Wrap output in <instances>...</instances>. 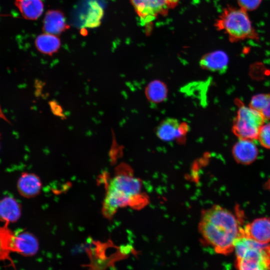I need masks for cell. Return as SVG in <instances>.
I'll return each mask as SVG.
<instances>
[{
    "label": "cell",
    "instance_id": "cell-1",
    "mask_svg": "<svg viewBox=\"0 0 270 270\" xmlns=\"http://www.w3.org/2000/svg\"><path fill=\"white\" fill-rule=\"evenodd\" d=\"M241 230L234 214L220 206L204 210L198 224L202 240L218 254H227L234 250Z\"/></svg>",
    "mask_w": 270,
    "mask_h": 270
},
{
    "label": "cell",
    "instance_id": "cell-2",
    "mask_svg": "<svg viewBox=\"0 0 270 270\" xmlns=\"http://www.w3.org/2000/svg\"><path fill=\"white\" fill-rule=\"evenodd\" d=\"M142 182L132 175L118 172L108 186L102 206V213L111 218L118 209L127 206H138L146 198L142 194Z\"/></svg>",
    "mask_w": 270,
    "mask_h": 270
},
{
    "label": "cell",
    "instance_id": "cell-3",
    "mask_svg": "<svg viewBox=\"0 0 270 270\" xmlns=\"http://www.w3.org/2000/svg\"><path fill=\"white\" fill-rule=\"evenodd\" d=\"M214 27L224 32L230 42L246 40H258L259 34L254 27L247 12L232 6L225 8L216 20Z\"/></svg>",
    "mask_w": 270,
    "mask_h": 270
},
{
    "label": "cell",
    "instance_id": "cell-4",
    "mask_svg": "<svg viewBox=\"0 0 270 270\" xmlns=\"http://www.w3.org/2000/svg\"><path fill=\"white\" fill-rule=\"evenodd\" d=\"M235 266L241 270H270V244H262L242 234L234 245Z\"/></svg>",
    "mask_w": 270,
    "mask_h": 270
},
{
    "label": "cell",
    "instance_id": "cell-5",
    "mask_svg": "<svg viewBox=\"0 0 270 270\" xmlns=\"http://www.w3.org/2000/svg\"><path fill=\"white\" fill-rule=\"evenodd\" d=\"M38 250V240L32 234L26 231L14 232L5 224L0 226V260L9 258L12 253L32 256Z\"/></svg>",
    "mask_w": 270,
    "mask_h": 270
},
{
    "label": "cell",
    "instance_id": "cell-6",
    "mask_svg": "<svg viewBox=\"0 0 270 270\" xmlns=\"http://www.w3.org/2000/svg\"><path fill=\"white\" fill-rule=\"evenodd\" d=\"M238 108L232 130L239 139L256 140L266 120L258 112L238 102Z\"/></svg>",
    "mask_w": 270,
    "mask_h": 270
},
{
    "label": "cell",
    "instance_id": "cell-7",
    "mask_svg": "<svg viewBox=\"0 0 270 270\" xmlns=\"http://www.w3.org/2000/svg\"><path fill=\"white\" fill-rule=\"evenodd\" d=\"M179 0H130L142 26L150 28V24L158 16H166L175 8Z\"/></svg>",
    "mask_w": 270,
    "mask_h": 270
},
{
    "label": "cell",
    "instance_id": "cell-8",
    "mask_svg": "<svg viewBox=\"0 0 270 270\" xmlns=\"http://www.w3.org/2000/svg\"><path fill=\"white\" fill-rule=\"evenodd\" d=\"M242 236L262 244L270 242V219L260 218L248 224L241 230Z\"/></svg>",
    "mask_w": 270,
    "mask_h": 270
},
{
    "label": "cell",
    "instance_id": "cell-9",
    "mask_svg": "<svg viewBox=\"0 0 270 270\" xmlns=\"http://www.w3.org/2000/svg\"><path fill=\"white\" fill-rule=\"evenodd\" d=\"M234 158L238 162L249 164L253 162L258 156V149L253 140L239 139L232 148Z\"/></svg>",
    "mask_w": 270,
    "mask_h": 270
},
{
    "label": "cell",
    "instance_id": "cell-10",
    "mask_svg": "<svg viewBox=\"0 0 270 270\" xmlns=\"http://www.w3.org/2000/svg\"><path fill=\"white\" fill-rule=\"evenodd\" d=\"M229 58L226 52L216 50L204 54L200 61L201 68L207 70L224 73L228 68Z\"/></svg>",
    "mask_w": 270,
    "mask_h": 270
},
{
    "label": "cell",
    "instance_id": "cell-11",
    "mask_svg": "<svg viewBox=\"0 0 270 270\" xmlns=\"http://www.w3.org/2000/svg\"><path fill=\"white\" fill-rule=\"evenodd\" d=\"M70 28L64 14L59 10L47 11L43 20L44 32L58 36Z\"/></svg>",
    "mask_w": 270,
    "mask_h": 270
},
{
    "label": "cell",
    "instance_id": "cell-12",
    "mask_svg": "<svg viewBox=\"0 0 270 270\" xmlns=\"http://www.w3.org/2000/svg\"><path fill=\"white\" fill-rule=\"evenodd\" d=\"M42 188L40 178L36 174L23 173L19 178L17 188L20 194L26 198H32L38 195Z\"/></svg>",
    "mask_w": 270,
    "mask_h": 270
},
{
    "label": "cell",
    "instance_id": "cell-13",
    "mask_svg": "<svg viewBox=\"0 0 270 270\" xmlns=\"http://www.w3.org/2000/svg\"><path fill=\"white\" fill-rule=\"evenodd\" d=\"M183 132L178 120L167 118L158 124L156 129V134L162 140L169 142L181 137Z\"/></svg>",
    "mask_w": 270,
    "mask_h": 270
},
{
    "label": "cell",
    "instance_id": "cell-14",
    "mask_svg": "<svg viewBox=\"0 0 270 270\" xmlns=\"http://www.w3.org/2000/svg\"><path fill=\"white\" fill-rule=\"evenodd\" d=\"M21 206L13 198L7 196L0 200V221L9 225L16 222L20 217Z\"/></svg>",
    "mask_w": 270,
    "mask_h": 270
},
{
    "label": "cell",
    "instance_id": "cell-15",
    "mask_svg": "<svg viewBox=\"0 0 270 270\" xmlns=\"http://www.w3.org/2000/svg\"><path fill=\"white\" fill-rule=\"evenodd\" d=\"M14 4L22 16L27 20H36L44 12L42 0H15Z\"/></svg>",
    "mask_w": 270,
    "mask_h": 270
},
{
    "label": "cell",
    "instance_id": "cell-16",
    "mask_svg": "<svg viewBox=\"0 0 270 270\" xmlns=\"http://www.w3.org/2000/svg\"><path fill=\"white\" fill-rule=\"evenodd\" d=\"M35 46L42 54L52 56L59 50L61 42L58 36L44 32L35 40Z\"/></svg>",
    "mask_w": 270,
    "mask_h": 270
},
{
    "label": "cell",
    "instance_id": "cell-17",
    "mask_svg": "<svg viewBox=\"0 0 270 270\" xmlns=\"http://www.w3.org/2000/svg\"><path fill=\"white\" fill-rule=\"evenodd\" d=\"M167 94L168 90L166 84L158 80L150 82L146 89V94L148 99L154 104L165 100Z\"/></svg>",
    "mask_w": 270,
    "mask_h": 270
},
{
    "label": "cell",
    "instance_id": "cell-18",
    "mask_svg": "<svg viewBox=\"0 0 270 270\" xmlns=\"http://www.w3.org/2000/svg\"><path fill=\"white\" fill-rule=\"evenodd\" d=\"M260 112L266 120L270 119V94H261L254 96L250 106Z\"/></svg>",
    "mask_w": 270,
    "mask_h": 270
},
{
    "label": "cell",
    "instance_id": "cell-19",
    "mask_svg": "<svg viewBox=\"0 0 270 270\" xmlns=\"http://www.w3.org/2000/svg\"><path fill=\"white\" fill-rule=\"evenodd\" d=\"M258 139L262 146L270 149V122L263 124L260 130Z\"/></svg>",
    "mask_w": 270,
    "mask_h": 270
},
{
    "label": "cell",
    "instance_id": "cell-20",
    "mask_svg": "<svg viewBox=\"0 0 270 270\" xmlns=\"http://www.w3.org/2000/svg\"><path fill=\"white\" fill-rule=\"evenodd\" d=\"M239 8L245 11L252 12L256 10L262 0H236Z\"/></svg>",
    "mask_w": 270,
    "mask_h": 270
}]
</instances>
